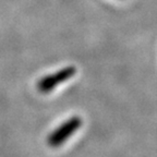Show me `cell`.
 <instances>
[{"label":"cell","mask_w":157,"mask_h":157,"mask_svg":"<svg viewBox=\"0 0 157 157\" xmlns=\"http://www.w3.org/2000/svg\"><path fill=\"white\" fill-rule=\"evenodd\" d=\"M82 125V119L80 117H72L69 120H67L59 128L48 136V144L52 147H58L63 144L69 137L75 133L78 129H80Z\"/></svg>","instance_id":"cell-1"},{"label":"cell","mask_w":157,"mask_h":157,"mask_svg":"<svg viewBox=\"0 0 157 157\" xmlns=\"http://www.w3.org/2000/svg\"><path fill=\"white\" fill-rule=\"evenodd\" d=\"M75 73L76 69L74 67H67V68L57 71L56 73L49 74L45 78H42L37 84V87H38L39 92H42V93H49L52 90H55L57 85L71 78Z\"/></svg>","instance_id":"cell-2"}]
</instances>
